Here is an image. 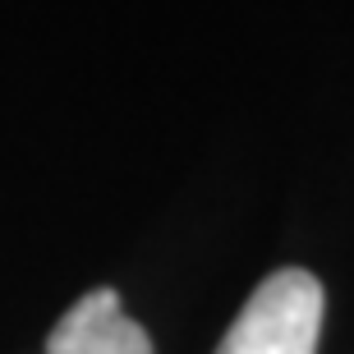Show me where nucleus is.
Segmentation results:
<instances>
[{
    "instance_id": "obj_2",
    "label": "nucleus",
    "mask_w": 354,
    "mask_h": 354,
    "mask_svg": "<svg viewBox=\"0 0 354 354\" xmlns=\"http://www.w3.org/2000/svg\"><path fill=\"white\" fill-rule=\"evenodd\" d=\"M46 354H152V341L124 313L115 290L102 286L65 308L46 336Z\"/></svg>"
},
{
    "instance_id": "obj_1",
    "label": "nucleus",
    "mask_w": 354,
    "mask_h": 354,
    "mask_svg": "<svg viewBox=\"0 0 354 354\" xmlns=\"http://www.w3.org/2000/svg\"><path fill=\"white\" fill-rule=\"evenodd\" d=\"M317 336L322 281L304 267H281L235 313L216 354H317Z\"/></svg>"
}]
</instances>
